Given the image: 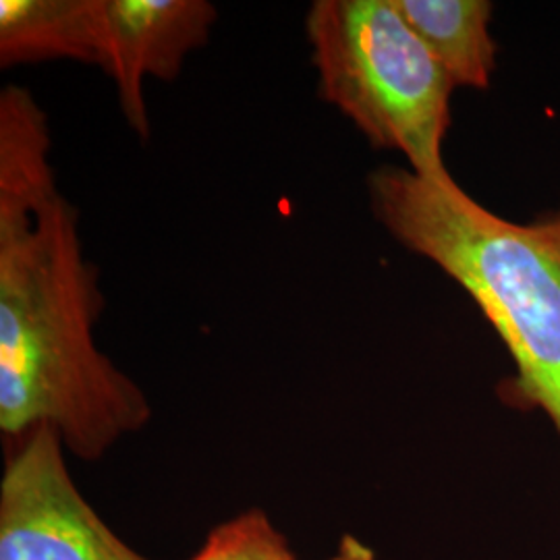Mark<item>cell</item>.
Here are the masks:
<instances>
[{"mask_svg": "<svg viewBox=\"0 0 560 560\" xmlns=\"http://www.w3.org/2000/svg\"><path fill=\"white\" fill-rule=\"evenodd\" d=\"M98 268L80 212L59 191L48 117L30 90L0 92V432L48 425L67 453L98 460L152 418V405L96 345Z\"/></svg>", "mask_w": 560, "mask_h": 560, "instance_id": "cell-1", "label": "cell"}, {"mask_svg": "<svg viewBox=\"0 0 560 560\" xmlns=\"http://www.w3.org/2000/svg\"><path fill=\"white\" fill-rule=\"evenodd\" d=\"M376 221L402 247L436 264L476 301L515 361L504 400L540 409L560 439V208L538 221H504L455 177L400 166L368 177Z\"/></svg>", "mask_w": 560, "mask_h": 560, "instance_id": "cell-2", "label": "cell"}, {"mask_svg": "<svg viewBox=\"0 0 560 560\" xmlns=\"http://www.w3.org/2000/svg\"><path fill=\"white\" fill-rule=\"evenodd\" d=\"M305 36L322 101L374 148L402 154L409 171L425 179L453 177L444 140L455 85L395 0H316Z\"/></svg>", "mask_w": 560, "mask_h": 560, "instance_id": "cell-3", "label": "cell"}, {"mask_svg": "<svg viewBox=\"0 0 560 560\" xmlns=\"http://www.w3.org/2000/svg\"><path fill=\"white\" fill-rule=\"evenodd\" d=\"M65 453L48 425L11 442L0 480V560H152L85 501Z\"/></svg>", "mask_w": 560, "mask_h": 560, "instance_id": "cell-4", "label": "cell"}, {"mask_svg": "<svg viewBox=\"0 0 560 560\" xmlns=\"http://www.w3.org/2000/svg\"><path fill=\"white\" fill-rule=\"evenodd\" d=\"M217 18L208 0H101L98 67L115 81L120 113L141 141L150 140L145 80H177Z\"/></svg>", "mask_w": 560, "mask_h": 560, "instance_id": "cell-5", "label": "cell"}, {"mask_svg": "<svg viewBox=\"0 0 560 560\" xmlns=\"http://www.w3.org/2000/svg\"><path fill=\"white\" fill-rule=\"evenodd\" d=\"M101 60V0H0V65Z\"/></svg>", "mask_w": 560, "mask_h": 560, "instance_id": "cell-6", "label": "cell"}, {"mask_svg": "<svg viewBox=\"0 0 560 560\" xmlns=\"http://www.w3.org/2000/svg\"><path fill=\"white\" fill-rule=\"evenodd\" d=\"M402 20L418 34L457 88L486 90L497 69L488 0H395Z\"/></svg>", "mask_w": 560, "mask_h": 560, "instance_id": "cell-7", "label": "cell"}, {"mask_svg": "<svg viewBox=\"0 0 560 560\" xmlns=\"http://www.w3.org/2000/svg\"><path fill=\"white\" fill-rule=\"evenodd\" d=\"M187 560H300L287 536L261 509H249L210 529Z\"/></svg>", "mask_w": 560, "mask_h": 560, "instance_id": "cell-8", "label": "cell"}, {"mask_svg": "<svg viewBox=\"0 0 560 560\" xmlns=\"http://www.w3.org/2000/svg\"><path fill=\"white\" fill-rule=\"evenodd\" d=\"M324 560H378L376 559V552L360 538L355 536H342L339 544H337V550Z\"/></svg>", "mask_w": 560, "mask_h": 560, "instance_id": "cell-9", "label": "cell"}]
</instances>
